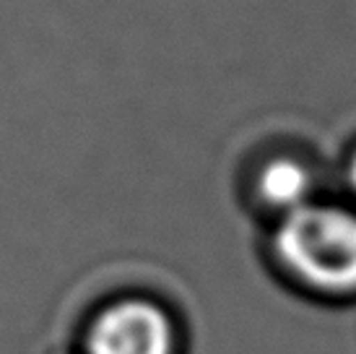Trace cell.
Listing matches in <instances>:
<instances>
[{
	"label": "cell",
	"mask_w": 356,
	"mask_h": 354,
	"mask_svg": "<svg viewBox=\"0 0 356 354\" xmlns=\"http://www.w3.org/2000/svg\"><path fill=\"white\" fill-rule=\"evenodd\" d=\"M278 258L302 284L325 295H356V214L341 206H307L281 217Z\"/></svg>",
	"instance_id": "obj_1"
},
{
	"label": "cell",
	"mask_w": 356,
	"mask_h": 354,
	"mask_svg": "<svg viewBox=\"0 0 356 354\" xmlns=\"http://www.w3.org/2000/svg\"><path fill=\"white\" fill-rule=\"evenodd\" d=\"M86 354H175V328L154 302L122 300L97 315Z\"/></svg>",
	"instance_id": "obj_2"
},
{
	"label": "cell",
	"mask_w": 356,
	"mask_h": 354,
	"mask_svg": "<svg viewBox=\"0 0 356 354\" xmlns=\"http://www.w3.org/2000/svg\"><path fill=\"white\" fill-rule=\"evenodd\" d=\"M257 196L268 208L281 211L286 217L291 211L312 203V175L309 169L291 157L270 159L266 167L257 172Z\"/></svg>",
	"instance_id": "obj_3"
},
{
	"label": "cell",
	"mask_w": 356,
	"mask_h": 354,
	"mask_svg": "<svg viewBox=\"0 0 356 354\" xmlns=\"http://www.w3.org/2000/svg\"><path fill=\"white\" fill-rule=\"evenodd\" d=\"M348 180H351V187H354V193H356V157L351 159V167H348Z\"/></svg>",
	"instance_id": "obj_4"
}]
</instances>
